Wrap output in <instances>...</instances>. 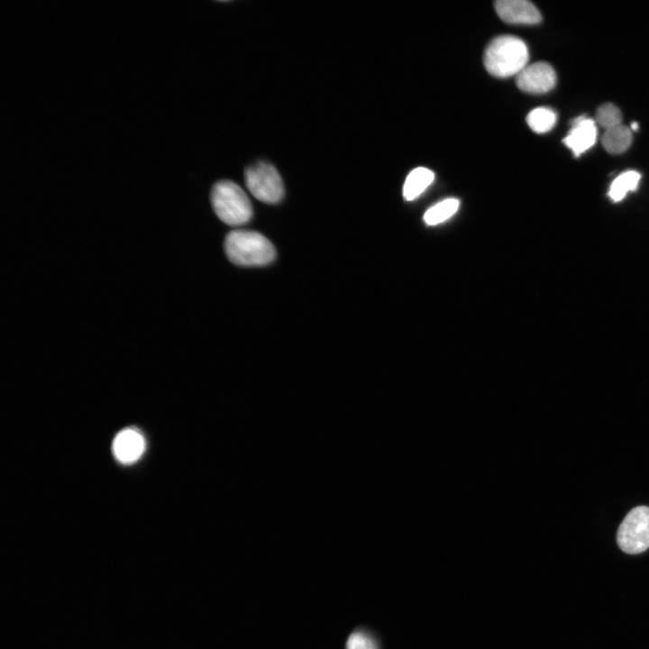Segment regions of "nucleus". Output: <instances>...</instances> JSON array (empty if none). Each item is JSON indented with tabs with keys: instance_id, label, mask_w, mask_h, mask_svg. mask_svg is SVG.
I'll list each match as a JSON object with an SVG mask.
<instances>
[{
	"instance_id": "nucleus-1",
	"label": "nucleus",
	"mask_w": 649,
	"mask_h": 649,
	"mask_svg": "<svg viewBox=\"0 0 649 649\" xmlns=\"http://www.w3.org/2000/svg\"><path fill=\"white\" fill-rule=\"evenodd\" d=\"M228 260L238 266H265L276 258V249L261 233L251 230H233L224 239Z\"/></svg>"
},
{
	"instance_id": "nucleus-2",
	"label": "nucleus",
	"mask_w": 649,
	"mask_h": 649,
	"mask_svg": "<svg viewBox=\"0 0 649 649\" xmlns=\"http://www.w3.org/2000/svg\"><path fill=\"white\" fill-rule=\"evenodd\" d=\"M528 59L526 44L513 35L494 38L487 46L483 57L487 71L497 78L516 76L527 66Z\"/></svg>"
},
{
	"instance_id": "nucleus-3",
	"label": "nucleus",
	"mask_w": 649,
	"mask_h": 649,
	"mask_svg": "<svg viewBox=\"0 0 649 649\" xmlns=\"http://www.w3.org/2000/svg\"><path fill=\"white\" fill-rule=\"evenodd\" d=\"M210 199L215 215L228 225L240 226L252 217V205L248 196L232 180L224 179L215 183Z\"/></svg>"
},
{
	"instance_id": "nucleus-4",
	"label": "nucleus",
	"mask_w": 649,
	"mask_h": 649,
	"mask_svg": "<svg viewBox=\"0 0 649 649\" xmlns=\"http://www.w3.org/2000/svg\"><path fill=\"white\" fill-rule=\"evenodd\" d=\"M244 183L250 193L266 204L279 203L285 189L277 169L266 161H258L244 169Z\"/></svg>"
},
{
	"instance_id": "nucleus-5",
	"label": "nucleus",
	"mask_w": 649,
	"mask_h": 649,
	"mask_svg": "<svg viewBox=\"0 0 649 649\" xmlns=\"http://www.w3.org/2000/svg\"><path fill=\"white\" fill-rule=\"evenodd\" d=\"M619 548L629 554H637L649 548V507L638 506L631 509L617 532Z\"/></svg>"
},
{
	"instance_id": "nucleus-6",
	"label": "nucleus",
	"mask_w": 649,
	"mask_h": 649,
	"mask_svg": "<svg viewBox=\"0 0 649 649\" xmlns=\"http://www.w3.org/2000/svg\"><path fill=\"white\" fill-rule=\"evenodd\" d=\"M556 78L553 67L547 62L539 61L525 67L516 75V84L523 92L543 94L555 87Z\"/></svg>"
},
{
	"instance_id": "nucleus-7",
	"label": "nucleus",
	"mask_w": 649,
	"mask_h": 649,
	"mask_svg": "<svg viewBox=\"0 0 649 649\" xmlns=\"http://www.w3.org/2000/svg\"><path fill=\"white\" fill-rule=\"evenodd\" d=\"M495 10L504 22L514 24H536L542 20L538 9L526 0H498Z\"/></svg>"
},
{
	"instance_id": "nucleus-8",
	"label": "nucleus",
	"mask_w": 649,
	"mask_h": 649,
	"mask_svg": "<svg viewBox=\"0 0 649 649\" xmlns=\"http://www.w3.org/2000/svg\"><path fill=\"white\" fill-rule=\"evenodd\" d=\"M597 140L596 122L585 115L571 121V128L562 140L563 143L572 151L575 157L590 149Z\"/></svg>"
},
{
	"instance_id": "nucleus-9",
	"label": "nucleus",
	"mask_w": 649,
	"mask_h": 649,
	"mask_svg": "<svg viewBox=\"0 0 649 649\" xmlns=\"http://www.w3.org/2000/svg\"><path fill=\"white\" fill-rule=\"evenodd\" d=\"M144 450L142 436L134 430L126 429L117 434L114 442V452L118 460L131 462L137 460Z\"/></svg>"
},
{
	"instance_id": "nucleus-10",
	"label": "nucleus",
	"mask_w": 649,
	"mask_h": 649,
	"mask_svg": "<svg viewBox=\"0 0 649 649\" xmlns=\"http://www.w3.org/2000/svg\"><path fill=\"white\" fill-rule=\"evenodd\" d=\"M631 130L623 124L617 125L604 132L601 143L610 154H619L626 151L632 142Z\"/></svg>"
},
{
	"instance_id": "nucleus-11",
	"label": "nucleus",
	"mask_w": 649,
	"mask_h": 649,
	"mask_svg": "<svg viewBox=\"0 0 649 649\" xmlns=\"http://www.w3.org/2000/svg\"><path fill=\"white\" fill-rule=\"evenodd\" d=\"M434 178V172L426 168L419 167L413 169L407 177L403 186L405 199L413 200L420 196Z\"/></svg>"
},
{
	"instance_id": "nucleus-12",
	"label": "nucleus",
	"mask_w": 649,
	"mask_h": 649,
	"mask_svg": "<svg viewBox=\"0 0 649 649\" xmlns=\"http://www.w3.org/2000/svg\"><path fill=\"white\" fill-rule=\"evenodd\" d=\"M344 649H382L379 637L367 626H357L348 635Z\"/></svg>"
},
{
	"instance_id": "nucleus-13",
	"label": "nucleus",
	"mask_w": 649,
	"mask_h": 649,
	"mask_svg": "<svg viewBox=\"0 0 649 649\" xmlns=\"http://www.w3.org/2000/svg\"><path fill=\"white\" fill-rule=\"evenodd\" d=\"M641 175L635 170H626L611 183L608 196L614 202H619L628 192L636 190Z\"/></svg>"
},
{
	"instance_id": "nucleus-14",
	"label": "nucleus",
	"mask_w": 649,
	"mask_h": 649,
	"mask_svg": "<svg viewBox=\"0 0 649 649\" xmlns=\"http://www.w3.org/2000/svg\"><path fill=\"white\" fill-rule=\"evenodd\" d=\"M526 123L534 132L544 133L554 126L556 114L548 107H537L527 114Z\"/></svg>"
},
{
	"instance_id": "nucleus-15",
	"label": "nucleus",
	"mask_w": 649,
	"mask_h": 649,
	"mask_svg": "<svg viewBox=\"0 0 649 649\" xmlns=\"http://www.w3.org/2000/svg\"><path fill=\"white\" fill-rule=\"evenodd\" d=\"M459 207V201L455 198H448L437 203L429 208L425 215L424 220L427 224H437L449 219Z\"/></svg>"
},
{
	"instance_id": "nucleus-16",
	"label": "nucleus",
	"mask_w": 649,
	"mask_h": 649,
	"mask_svg": "<svg viewBox=\"0 0 649 649\" xmlns=\"http://www.w3.org/2000/svg\"><path fill=\"white\" fill-rule=\"evenodd\" d=\"M595 115L596 123L605 130L622 124V113L620 109L612 103L601 105L598 107Z\"/></svg>"
},
{
	"instance_id": "nucleus-17",
	"label": "nucleus",
	"mask_w": 649,
	"mask_h": 649,
	"mask_svg": "<svg viewBox=\"0 0 649 649\" xmlns=\"http://www.w3.org/2000/svg\"><path fill=\"white\" fill-rule=\"evenodd\" d=\"M637 129H638V123L636 122H633L631 123V130L637 131Z\"/></svg>"
}]
</instances>
